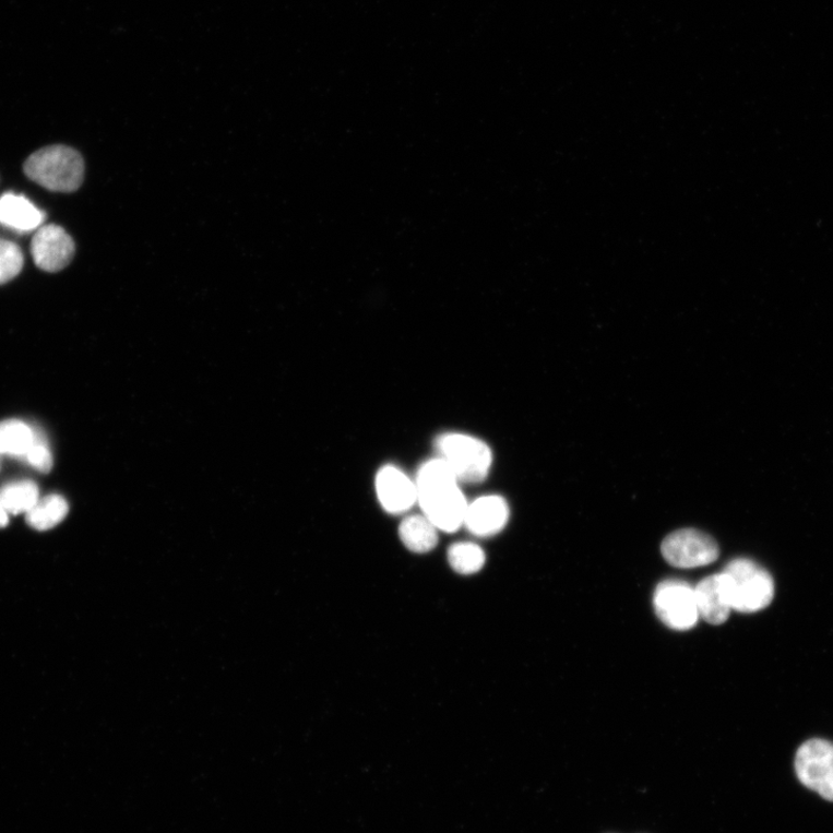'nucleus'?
I'll use <instances>...</instances> for the list:
<instances>
[{
    "mask_svg": "<svg viewBox=\"0 0 833 833\" xmlns=\"http://www.w3.org/2000/svg\"><path fill=\"white\" fill-rule=\"evenodd\" d=\"M457 479L442 459L425 463L417 476V501L424 515L443 532H456L464 525L468 503Z\"/></svg>",
    "mask_w": 833,
    "mask_h": 833,
    "instance_id": "f257e3e1",
    "label": "nucleus"
},
{
    "mask_svg": "<svg viewBox=\"0 0 833 833\" xmlns=\"http://www.w3.org/2000/svg\"><path fill=\"white\" fill-rule=\"evenodd\" d=\"M24 170L32 181L50 191L74 192L84 181L85 164L79 151L53 145L33 153Z\"/></svg>",
    "mask_w": 833,
    "mask_h": 833,
    "instance_id": "f03ea898",
    "label": "nucleus"
},
{
    "mask_svg": "<svg viewBox=\"0 0 833 833\" xmlns=\"http://www.w3.org/2000/svg\"><path fill=\"white\" fill-rule=\"evenodd\" d=\"M733 610L755 612L765 609L774 596L771 574L747 558L734 559L723 572Z\"/></svg>",
    "mask_w": 833,
    "mask_h": 833,
    "instance_id": "7ed1b4c3",
    "label": "nucleus"
},
{
    "mask_svg": "<svg viewBox=\"0 0 833 833\" xmlns=\"http://www.w3.org/2000/svg\"><path fill=\"white\" fill-rule=\"evenodd\" d=\"M437 449L457 480L478 483L487 478L492 454L481 440L457 433L444 435L438 439Z\"/></svg>",
    "mask_w": 833,
    "mask_h": 833,
    "instance_id": "20e7f679",
    "label": "nucleus"
},
{
    "mask_svg": "<svg viewBox=\"0 0 833 833\" xmlns=\"http://www.w3.org/2000/svg\"><path fill=\"white\" fill-rule=\"evenodd\" d=\"M654 608L657 617L674 630H689L700 619L694 590L680 580H667L656 587Z\"/></svg>",
    "mask_w": 833,
    "mask_h": 833,
    "instance_id": "39448f33",
    "label": "nucleus"
},
{
    "mask_svg": "<svg viewBox=\"0 0 833 833\" xmlns=\"http://www.w3.org/2000/svg\"><path fill=\"white\" fill-rule=\"evenodd\" d=\"M662 552L670 566L693 569L712 564L719 557V547L701 531L680 529L665 538Z\"/></svg>",
    "mask_w": 833,
    "mask_h": 833,
    "instance_id": "423d86ee",
    "label": "nucleus"
},
{
    "mask_svg": "<svg viewBox=\"0 0 833 833\" xmlns=\"http://www.w3.org/2000/svg\"><path fill=\"white\" fill-rule=\"evenodd\" d=\"M799 781L833 802V743L813 739L805 742L796 755Z\"/></svg>",
    "mask_w": 833,
    "mask_h": 833,
    "instance_id": "0eeeda50",
    "label": "nucleus"
},
{
    "mask_svg": "<svg viewBox=\"0 0 833 833\" xmlns=\"http://www.w3.org/2000/svg\"><path fill=\"white\" fill-rule=\"evenodd\" d=\"M74 242L61 226L38 228L31 245L34 263L47 273L66 269L74 257Z\"/></svg>",
    "mask_w": 833,
    "mask_h": 833,
    "instance_id": "6e6552de",
    "label": "nucleus"
},
{
    "mask_svg": "<svg viewBox=\"0 0 833 833\" xmlns=\"http://www.w3.org/2000/svg\"><path fill=\"white\" fill-rule=\"evenodd\" d=\"M377 492L386 512L400 514L417 501L416 484L395 467H384L377 477Z\"/></svg>",
    "mask_w": 833,
    "mask_h": 833,
    "instance_id": "1a4fd4ad",
    "label": "nucleus"
},
{
    "mask_svg": "<svg viewBox=\"0 0 833 833\" xmlns=\"http://www.w3.org/2000/svg\"><path fill=\"white\" fill-rule=\"evenodd\" d=\"M510 510L505 499L487 496L468 505L464 525L477 536H492L508 525Z\"/></svg>",
    "mask_w": 833,
    "mask_h": 833,
    "instance_id": "9d476101",
    "label": "nucleus"
},
{
    "mask_svg": "<svg viewBox=\"0 0 833 833\" xmlns=\"http://www.w3.org/2000/svg\"><path fill=\"white\" fill-rule=\"evenodd\" d=\"M700 617L712 626L725 623L731 609L723 573L705 578L694 588Z\"/></svg>",
    "mask_w": 833,
    "mask_h": 833,
    "instance_id": "9b49d317",
    "label": "nucleus"
},
{
    "mask_svg": "<svg viewBox=\"0 0 833 833\" xmlns=\"http://www.w3.org/2000/svg\"><path fill=\"white\" fill-rule=\"evenodd\" d=\"M45 213L24 197L5 193L0 198V224L16 231L37 229L45 222Z\"/></svg>",
    "mask_w": 833,
    "mask_h": 833,
    "instance_id": "f8f14e48",
    "label": "nucleus"
},
{
    "mask_svg": "<svg viewBox=\"0 0 833 833\" xmlns=\"http://www.w3.org/2000/svg\"><path fill=\"white\" fill-rule=\"evenodd\" d=\"M400 536L404 546L417 554L429 552L438 545V528L425 515H413L403 520Z\"/></svg>",
    "mask_w": 833,
    "mask_h": 833,
    "instance_id": "ddd939ff",
    "label": "nucleus"
},
{
    "mask_svg": "<svg viewBox=\"0 0 833 833\" xmlns=\"http://www.w3.org/2000/svg\"><path fill=\"white\" fill-rule=\"evenodd\" d=\"M68 513L67 499L60 495H49L37 500L26 519L32 528L44 532L60 525Z\"/></svg>",
    "mask_w": 833,
    "mask_h": 833,
    "instance_id": "4468645a",
    "label": "nucleus"
},
{
    "mask_svg": "<svg viewBox=\"0 0 833 833\" xmlns=\"http://www.w3.org/2000/svg\"><path fill=\"white\" fill-rule=\"evenodd\" d=\"M33 442L34 428L28 424L17 419L0 423V455L23 460Z\"/></svg>",
    "mask_w": 833,
    "mask_h": 833,
    "instance_id": "2eb2a0df",
    "label": "nucleus"
},
{
    "mask_svg": "<svg viewBox=\"0 0 833 833\" xmlns=\"http://www.w3.org/2000/svg\"><path fill=\"white\" fill-rule=\"evenodd\" d=\"M38 499V488L32 480L11 481L0 489V502L8 514H27Z\"/></svg>",
    "mask_w": 833,
    "mask_h": 833,
    "instance_id": "dca6fc26",
    "label": "nucleus"
},
{
    "mask_svg": "<svg viewBox=\"0 0 833 833\" xmlns=\"http://www.w3.org/2000/svg\"><path fill=\"white\" fill-rule=\"evenodd\" d=\"M449 561L454 571L460 574L478 572L486 563V554L477 545L469 542L456 544L449 550Z\"/></svg>",
    "mask_w": 833,
    "mask_h": 833,
    "instance_id": "f3484780",
    "label": "nucleus"
},
{
    "mask_svg": "<svg viewBox=\"0 0 833 833\" xmlns=\"http://www.w3.org/2000/svg\"><path fill=\"white\" fill-rule=\"evenodd\" d=\"M24 267V255L21 247L8 240H0V285L7 284Z\"/></svg>",
    "mask_w": 833,
    "mask_h": 833,
    "instance_id": "a211bd4d",
    "label": "nucleus"
},
{
    "mask_svg": "<svg viewBox=\"0 0 833 833\" xmlns=\"http://www.w3.org/2000/svg\"><path fill=\"white\" fill-rule=\"evenodd\" d=\"M32 468L47 474L53 466V459L46 435L43 430L34 428V442L27 454L23 457Z\"/></svg>",
    "mask_w": 833,
    "mask_h": 833,
    "instance_id": "6ab92c4d",
    "label": "nucleus"
},
{
    "mask_svg": "<svg viewBox=\"0 0 833 833\" xmlns=\"http://www.w3.org/2000/svg\"><path fill=\"white\" fill-rule=\"evenodd\" d=\"M9 523V514L5 511L3 503L0 502V528L7 527Z\"/></svg>",
    "mask_w": 833,
    "mask_h": 833,
    "instance_id": "aec40b11",
    "label": "nucleus"
},
{
    "mask_svg": "<svg viewBox=\"0 0 833 833\" xmlns=\"http://www.w3.org/2000/svg\"><path fill=\"white\" fill-rule=\"evenodd\" d=\"M0 462H2V455H0ZM0 466H2V463H0Z\"/></svg>",
    "mask_w": 833,
    "mask_h": 833,
    "instance_id": "412c9836",
    "label": "nucleus"
}]
</instances>
